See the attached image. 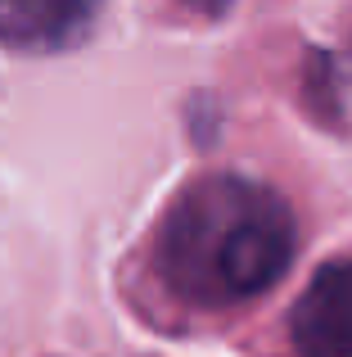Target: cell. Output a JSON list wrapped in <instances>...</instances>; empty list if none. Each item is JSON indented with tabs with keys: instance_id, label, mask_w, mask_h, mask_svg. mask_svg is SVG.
Returning a JSON list of instances; mask_svg holds the SVG:
<instances>
[{
	"instance_id": "obj_2",
	"label": "cell",
	"mask_w": 352,
	"mask_h": 357,
	"mask_svg": "<svg viewBox=\"0 0 352 357\" xmlns=\"http://www.w3.org/2000/svg\"><path fill=\"white\" fill-rule=\"evenodd\" d=\"M294 357H352V258H335L307 280L289 312Z\"/></svg>"
},
{
	"instance_id": "obj_1",
	"label": "cell",
	"mask_w": 352,
	"mask_h": 357,
	"mask_svg": "<svg viewBox=\"0 0 352 357\" xmlns=\"http://www.w3.org/2000/svg\"><path fill=\"white\" fill-rule=\"evenodd\" d=\"M294 213L271 185L199 176L168 204L154 236L163 285L190 307H235L289 271Z\"/></svg>"
},
{
	"instance_id": "obj_3",
	"label": "cell",
	"mask_w": 352,
	"mask_h": 357,
	"mask_svg": "<svg viewBox=\"0 0 352 357\" xmlns=\"http://www.w3.org/2000/svg\"><path fill=\"white\" fill-rule=\"evenodd\" d=\"M99 0H0V41L14 50H63L95 23Z\"/></svg>"
}]
</instances>
